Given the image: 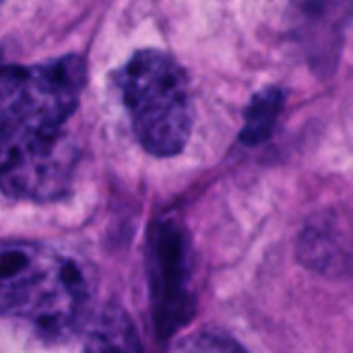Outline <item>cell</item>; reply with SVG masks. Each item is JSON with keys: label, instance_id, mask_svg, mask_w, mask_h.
Masks as SVG:
<instances>
[{"label": "cell", "instance_id": "ba28073f", "mask_svg": "<svg viewBox=\"0 0 353 353\" xmlns=\"http://www.w3.org/2000/svg\"><path fill=\"white\" fill-rule=\"evenodd\" d=\"M29 77V70L14 64H0V97L17 93Z\"/></svg>", "mask_w": 353, "mask_h": 353}, {"label": "cell", "instance_id": "52a82bcc", "mask_svg": "<svg viewBox=\"0 0 353 353\" xmlns=\"http://www.w3.org/2000/svg\"><path fill=\"white\" fill-rule=\"evenodd\" d=\"M170 353H244L228 339L213 335H194L172 347Z\"/></svg>", "mask_w": 353, "mask_h": 353}, {"label": "cell", "instance_id": "277c9868", "mask_svg": "<svg viewBox=\"0 0 353 353\" xmlns=\"http://www.w3.org/2000/svg\"><path fill=\"white\" fill-rule=\"evenodd\" d=\"M352 23L353 0H290V31L321 79L337 70Z\"/></svg>", "mask_w": 353, "mask_h": 353}, {"label": "cell", "instance_id": "6da1fadb", "mask_svg": "<svg viewBox=\"0 0 353 353\" xmlns=\"http://www.w3.org/2000/svg\"><path fill=\"white\" fill-rule=\"evenodd\" d=\"M118 81L141 145L157 157L180 153L192 130L184 70L157 50H141Z\"/></svg>", "mask_w": 353, "mask_h": 353}, {"label": "cell", "instance_id": "7a4b0ae2", "mask_svg": "<svg viewBox=\"0 0 353 353\" xmlns=\"http://www.w3.org/2000/svg\"><path fill=\"white\" fill-rule=\"evenodd\" d=\"M85 277L68 261L50 263L33 248H0V312L31 321L39 333L70 331L85 302Z\"/></svg>", "mask_w": 353, "mask_h": 353}, {"label": "cell", "instance_id": "3957f363", "mask_svg": "<svg viewBox=\"0 0 353 353\" xmlns=\"http://www.w3.org/2000/svg\"><path fill=\"white\" fill-rule=\"evenodd\" d=\"M149 281L155 327L161 337H168L190 316L192 310L186 242L174 223H159L151 232Z\"/></svg>", "mask_w": 353, "mask_h": 353}, {"label": "cell", "instance_id": "5b68a950", "mask_svg": "<svg viewBox=\"0 0 353 353\" xmlns=\"http://www.w3.org/2000/svg\"><path fill=\"white\" fill-rule=\"evenodd\" d=\"M89 353H141L139 337L132 323L120 308L103 312L101 321L89 335Z\"/></svg>", "mask_w": 353, "mask_h": 353}, {"label": "cell", "instance_id": "8992f818", "mask_svg": "<svg viewBox=\"0 0 353 353\" xmlns=\"http://www.w3.org/2000/svg\"><path fill=\"white\" fill-rule=\"evenodd\" d=\"M283 108V93L277 87H267L254 95L252 103L246 110L244 128H242V143L259 145L269 139L277 116Z\"/></svg>", "mask_w": 353, "mask_h": 353}]
</instances>
